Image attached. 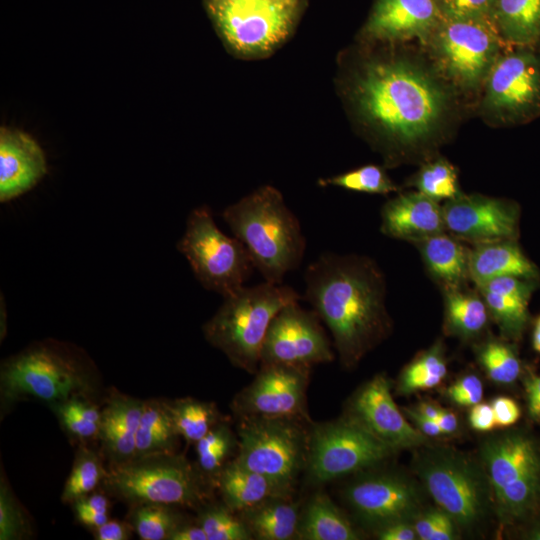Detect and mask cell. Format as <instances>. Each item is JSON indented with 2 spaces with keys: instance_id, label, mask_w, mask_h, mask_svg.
<instances>
[{
  "instance_id": "1",
  "label": "cell",
  "mask_w": 540,
  "mask_h": 540,
  "mask_svg": "<svg viewBox=\"0 0 540 540\" xmlns=\"http://www.w3.org/2000/svg\"><path fill=\"white\" fill-rule=\"evenodd\" d=\"M304 281V298L329 329L344 368L389 334L385 279L372 259L325 252L307 266Z\"/></svg>"
},
{
  "instance_id": "2",
  "label": "cell",
  "mask_w": 540,
  "mask_h": 540,
  "mask_svg": "<svg viewBox=\"0 0 540 540\" xmlns=\"http://www.w3.org/2000/svg\"><path fill=\"white\" fill-rule=\"evenodd\" d=\"M353 96L364 119L402 145L424 140L435 130L447 99L435 79L402 60L367 64Z\"/></svg>"
},
{
  "instance_id": "3",
  "label": "cell",
  "mask_w": 540,
  "mask_h": 540,
  "mask_svg": "<svg viewBox=\"0 0 540 540\" xmlns=\"http://www.w3.org/2000/svg\"><path fill=\"white\" fill-rule=\"evenodd\" d=\"M222 218L247 249L264 281L281 284L302 263L306 239L282 195L264 186L229 205Z\"/></svg>"
},
{
  "instance_id": "4",
  "label": "cell",
  "mask_w": 540,
  "mask_h": 540,
  "mask_svg": "<svg viewBox=\"0 0 540 540\" xmlns=\"http://www.w3.org/2000/svg\"><path fill=\"white\" fill-rule=\"evenodd\" d=\"M302 297L288 285L267 281L243 286L224 301L203 326L205 339L237 368L255 374L262 346L276 314Z\"/></svg>"
},
{
  "instance_id": "5",
  "label": "cell",
  "mask_w": 540,
  "mask_h": 540,
  "mask_svg": "<svg viewBox=\"0 0 540 540\" xmlns=\"http://www.w3.org/2000/svg\"><path fill=\"white\" fill-rule=\"evenodd\" d=\"M4 404L33 398L50 406L87 396L94 386L92 366L68 345L45 341L13 355L1 366Z\"/></svg>"
},
{
  "instance_id": "6",
  "label": "cell",
  "mask_w": 540,
  "mask_h": 540,
  "mask_svg": "<svg viewBox=\"0 0 540 540\" xmlns=\"http://www.w3.org/2000/svg\"><path fill=\"white\" fill-rule=\"evenodd\" d=\"M103 485L131 507L154 503L200 508L210 502L216 488L197 465L176 452L110 464Z\"/></svg>"
},
{
  "instance_id": "7",
  "label": "cell",
  "mask_w": 540,
  "mask_h": 540,
  "mask_svg": "<svg viewBox=\"0 0 540 540\" xmlns=\"http://www.w3.org/2000/svg\"><path fill=\"white\" fill-rule=\"evenodd\" d=\"M312 422L298 418H239L234 460L294 494L306 470Z\"/></svg>"
},
{
  "instance_id": "8",
  "label": "cell",
  "mask_w": 540,
  "mask_h": 540,
  "mask_svg": "<svg viewBox=\"0 0 540 540\" xmlns=\"http://www.w3.org/2000/svg\"><path fill=\"white\" fill-rule=\"evenodd\" d=\"M482 458L502 523L527 517L540 502V448L522 433L490 439Z\"/></svg>"
},
{
  "instance_id": "9",
  "label": "cell",
  "mask_w": 540,
  "mask_h": 540,
  "mask_svg": "<svg viewBox=\"0 0 540 540\" xmlns=\"http://www.w3.org/2000/svg\"><path fill=\"white\" fill-rule=\"evenodd\" d=\"M177 248L200 284L223 298L243 287L254 269L243 243L224 234L206 206L190 212Z\"/></svg>"
},
{
  "instance_id": "10",
  "label": "cell",
  "mask_w": 540,
  "mask_h": 540,
  "mask_svg": "<svg viewBox=\"0 0 540 540\" xmlns=\"http://www.w3.org/2000/svg\"><path fill=\"white\" fill-rule=\"evenodd\" d=\"M393 452L394 449L345 417L312 422L306 478L314 485L325 484L370 468Z\"/></svg>"
},
{
  "instance_id": "11",
  "label": "cell",
  "mask_w": 540,
  "mask_h": 540,
  "mask_svg": "<svg viewBox=\"0 0 540 540\" xmlns=\"http://www.w3.org/2000/svg\"><path fill=\"white\" fill-rule=\"evenodd\" d=\"M298 0H212L211 12L222 35L238 52L262 53L289 33Z\"/></svg>"
},
{
  "instance_id": "12",
  "label": "cell",
  "mask_w": 540,
  "mask_h": 540,
  "mask_svg": "<svg viewBox=\"0 0 540 540\" xmlns=\"http://www.w3.org/2000/svg\"><path fill=\"white\" fill-rule=\"evenodd\" d=\"M442 20L435 35L439 63L456 83L474 87L494 65L499 33L495 22L492 18Z\"/></svg>"
},
{
  "instance_id": "13",
  "label": "cell",
  "mask_w": 540,
  "mask_h": 540,
  "mask_svg": "<svg viewBox=\"0 0 540 540\" xmlns=\"http://www.w3.org/2000/svg\"><path fill=\"white\" fill-rule=\"evenodd\" d=\"M311 368L260 365L253 381L234 397L231 409L244 417L298 418L312 421L307 409Z\"/></svg>"
},
{
  "instance_id": "14",
  "label": "cell",
  "mask_w": 540,
  "mask_h": 540,
  "mask_svg": "<svg viewBox=\"0 0 540 540\" xmlns=\"http://www.w3.org/2000/svg\"><path fill=\"white\" fill-rule=\"evenodd\" d=\"M330 340L314 310L299 301L283 307L273 318L260 356V365L281 364L312 368L333 361Z\"/></svg>"
},
{
  "instance_id": "15",
  "label": "cell",
  "mask_w": 540,
  "mask_h": 540,
  "mask_svg": "<svg viewBox=\"0 0 540 540\" xmlns=\"http://www.w3.org/2000/svg\"><path fill=\"white\" fill-rule=\"evenodd\" d=\"M485 105L507 121H524L540 114V48L518 47L494 63Z\"/></svg>"
},
{
  "instance_id": "16",
  "label": "cell",
  "mask_w": 540,
  "mask_h": 540,
  "mask_svg": "<svg viewBox=\"0 0 540 540\" xmlns=\"http://www.w3.org/2000/svg\"><path fill=\"white\" fill-rule=\"evenodd\" d=\"M419 473L433 500L455 522L470 526L481 518L485 489L479 474L463 457L434 455L422 463Z\"/></svg>"
},
{
  "instance_id": "17",
  "label": "cell",
  "mask_w": 540,
  "mask_h": 540,
  "mask_svg": "<svg viewBox=\"0 0 540 540\" xmlns=\"http://www.w3.org/2000/svg\"><path fill=\"white\" fill-rule=\"evenodd\" d=\"M343 417L394 450L419 446L426 439L400 412L392 398L390 382L383 374L375 375L352 395Z\"/></svg>"
},
{
  "instance_id": "18",
  "label": "cell",
  "mask_w": 540,
  "mask_h": 540,
  "mask_svg": "<svg viewBox=\"0 0 540 540\" xmlns=\"http://www.w3.org/2000/svg\"><path fill=\"white\" fill-rule=\"evenodd\" d=\"M445 227L455 236L485 243L514 238L518 207L509 201L481 195H460L442 207Z\"/></svg>"
},
{
  "instance_id": "19",
  "label": "cell",
  "mask_w": 540,
  "mask_h": 540,
  "mask_svg": "<svg viewBox=\"0 0 540 540\" xmlns=\"http://www.w3.org/2000/svg\"><path fill=\"white\" fill-rule=\"evenodd\" d=\"M344 498L363 522L377 529L406 521L417 508V495L411 484L393 474H373L349 484Z\"/></svg>"
},
{
  "instance_id": "20",
  "label": "cell",
  "mask_w": 540,
  "mask_h": 540,
  "mask_svg": "<svg viewBox=\"0 0 540 540\" xmlns=\"http://www.w3.org/2000/svg\"><path fill=\"white\" fill-rule=\"evenodd\" d=\"M46 173V160L38 143L24 132L1 128L0 200L30 190Z\"/></svg>"
},
{
  "instance_id": "21",
  "label": "cell",
  "mask_w": 540,
  "mask_h": 540,
  "mask_svg": "<svg viewBox=\"0 0 540 540\" xmlns=\"http://www.w3.org/2000/svg\"><path fill=\"white\" fill-rule=\"evenodd\" d=\"M441 20L436 0H377L366 33L382 40L424 38Z\"/></svg>"
},
{
  "instance_id": "22",
  "label": "cell",
  "mask_w": 540,
  "mask_h": 540,
  "mask_svg": "<svg viewBox=\"0 0 540 540\" xmlns=\"http://www.w3.org/2000/svg\"><path fill=\"white\" fill-rule=\"evenodd\" d=\"M442 207L420 192L401 194L384 204L381 210L383 234L414 243L443 233Z\"/></svg>"
},
{
  "instance_id": "23",
  "label": "cell",
  "mask_w": 540,
  "mask_h": 540,
  "mask_svg": "<svg viewBox=\"0 0 540 540\" xmlns=\"http://www.w3.org/2000/svg\"><path fill=\"white\" fill-rule=\"evenodd\" d=\"M144 402L115 392L101 409L98 438L110 464L125 462L135 456L136 435Z\"/></svg>"
},
{
  "instance_id": "24",
  "label": "cell",
  "mask_w": 540,
  "mask_h": 540,
  "mask_svg": "<svg viewBox=\"0 0 540 540\" xmlns=\"http://www.w3.org/2000/svg\"><path fill=\"white\" fill-rule=\"evenodd\" d=\"M216 488L222 502L237 513L271 498L294 495L272 479L243 467L234 458L219 473Z\"/></svg>"
},
{
  "instance_id": "25",
  "label": "cell",
  "mask_w": 540,
  "mask_h": 540,
  "mask_svg": "<svg viewBox=\"0 0 540 540\" xmlns=\"http://www.w3.org/2000/svg\"><path fill=\"white\" fill-rule=\"evenodd\" d=\"M501 276L534 280L538 270L512 239L478 243L469 252V277L479 285Z\"/></svg>"
},
{
  "instance_id": "26",
  "label": "cell",
  "mask_w": 540,
  "mask_h": 540,
  "mask_svg": "<svg viewBox=\"0 0 540 540\" xmlns=\"http://www.w3.org/2000/svg\"><path fill=\"white\" fill-rule=\"evenodd\" d=\"M298 540H358L348 517L324 492H315L301 507Z\"/></svg>"
},
{
  "instance_id": "27",
  "label": "cell",
  "mask_w": 540,
  "mask_h": 540,
  "mask_svg": "<svg viewBox=\"0 0 540 540\" xmlns=\"http://www.w3.org/2000/svg\"><path fill=\"white\" fill-rule=\"evenodd\" d=\"M300 510L299 503L293 497H277L238 514L252 539L292 540L297 536Z\"/></svg>"
},
{
  "instance_id": "28",
  "label": "cell",
  "mask_w": 540,
  "mask_h": 540,
  "mask_svg": "<svg viewBox=\"0 0 540 540\" xmlns=\"http://www.w3.org/2000/svg\"><path fill=\"white\" fill-rule=\"evenodd\" d=\"M431 275L445 288H460L469 277V252L440 233L416 243Z\"/></svg>"
},
{
  "instance_id": "29",
  "label": "cell",
  "mask_w": 540,
  "mask_h": 540,
  "mask_svg": "<svg viewBox=\"0 0 540 540\" xmlns=\"http://www.w3.org/2000/svg\"><path fill=\"white\" fill-rule=\"evenodd\" d=\"M493 20L506 41L540 48V0H496Z\"/></svg>"
},
{
  "instance_id": "30",
  "label": "cell",
  "mask_w": 540,
  "mask_h": 540,
  "mask_svg": "<svg viewBox=\"0 0 540 540\" xmlns=\"http://www.w3.org/2000/svg\"><path fill=\"white\" fill-rule=\"evenodd\" d=\"M179 437L165 401H145L136 435L134 457L175 453Z\"/></svg>"
},
{
  "instance_id": "31",
  "label": "cell",
  "mask_w": 540,
  "mask_h": 540,
  "mask_svg": "<svg viewBox=\"0 0 540 540\" xmlns=\"http://www.w3.org/2000/svg\"><path fill=\"white\" fill-rule=\"evenodd\" d=\"M446 331L463 339L481 334L489 319L487 305L482 299L460 288H445Z\"/></svg>"
},
{
  "instance_id": "32",
  "label": "cell",
  "mask_w": 540,
  "mask_h": 540,
  "mask_svg": "<svg viewBox=\"0 0 540 540\" xmlns=\"http://www.w3.org/2000/svg\"><path fill=\"white\" fill-rule=\"evenodd\" d=\"M164 401L177 433L188 443L195 444L222 422L213 402L190 397Z\"/></svg>"
},
{
  "instance_id": "33",
  "label": "cell",
  "mask_w": 540,
  "mask_h": 540,
  "mask_svg": "<svg viewBox=\"0 0 540 540\" xmlns=\"http://www.w3.org/2000/svg\"><path fill=\"white\" fill-rule=\"evenodd\" d=\"M185 521L176 506L140 504L132 506L130 524L142 540H169Z\"/></svg>"
},
{
  "instance_id": "34",
  "label": "cell",
  "mask_w": 540,
  "mask_h": 540,
  "mask_svg": "<svg viewBox=\"0 0 540 540\" xmlns=\"http://www.w3.org/2000/svg\"><path fill=\"white\" fill-rule=\"evenodd\" d=\"M198 468L214 484L223 467L230 461L237 437L223 421L213 427L203 438L195 443Z\"/></svg>"
},
{
  "instance_id": "35",
  "label": "cell",
  "mask_w": 540,
  "mask_h": 540,
  "mask_svg": "<svg viewBox=\"0 0 540 540\" xmlns=\"http://www.w3.org/2000/svg\"><path fill=\"white\" fill-rule=\"evenodd\" d=\"M447 374V365L440 343L408 364L398 381V391L412 393L438 386Z\"/></svg>"
},
{
  "instance_id": "36",
  "label": "cell",
  "mask_w": 540,
  "mask_h": 540,
  "mask_svg": "<svg viewBox=\"0 0 540 540\" xmlns=\"http://www.w3.org/2000/svg\"><path fill=\"white\" fill-rule=\"evenodd\" d=\"M51 407L69 435L82 441L98 438L101 409L86 396H75Z\"/></svg>"
},
{
  "instance_id": "37",
  "label": "cell",
  "mask_w": 540,
  "mask_h": 540,
  "mask_svg": "<svg viewBox=\"0 0 540 540\" xmlns=\"http://www.w3.org/2000/svg\"><path fill=\"white\" fill-rule=\"evenodd\" d=\"M107 474L100 458L85 447H82L75 457L73 467L64 485L61 500L73 503L81 497L92 493Z\"/></svg>"
},
{
  "instance_id": "38",
  "label": "cell",
  "mask_w": 540,
  "mask_h": 540,
  "mask_svg": "<svg viewBox=\"0 0 540 540\" xmlns=\"http://www.w3.org/2000/svg\"><path fill=\"white\" fill-rule=\"evenodd\" d=\"M199 509L196 522L203 528L208 540H252L239 514L223 502H208Z\"/></svg>"
},
{
  "instance_id": "39",
  "label": "cell",
  "mask_w": 540,
  "mask_h": 540,
  "mask_svg": "<svg viewBox=\"0 0 540 540\" xmlns=\"http://www.w3.org/2000/svg\"><path fill=\"white\" fill-rule=\"evenodd\" d=\"M480 293L502 334L509 338L520 337L529 318V301L485 291Z\"/></svg>"
},
{
  "instance_id": "40",
  "label": "cell",
  "mask_w": 540,
  "mask_h": 540,
  "mask_svg": "<svg viewBox=\"0 0 540 540\" xmlns=\"http://www.w3.org/2000/svg\"><path fill=\"white\" fill-rule=\"evenodd\" d=\"M415 186L418 192L435 200H451L461 195L455 168L444 159L425 165L418 173Z\"/></svg>"
},
{
  "instance_id": "41",
  "label": "cell",
  "mask_w": 540,
  "mask_h": 540,
  "mask_svg": "<svg viewBox=\"0 0 540 540\" xmlns=\"http://www.w3.org/2000/svg\"><path fill=\"white\" fill-rule=\"evenodd\" d=\"M478 359L489 378L498 384H511L520 375L519 358L506 343L487 342L480 348Z\"/></svg>"
},
{
  "instance_id": "42",
  "label": "cell",
  "mask_w": 540,
  "mask_h": 540,
  "mask_svg": "<svg viewBox=\"0 0 540 540\" xmlns=\"http://www.w3.org/2000/svg\"><path fill=\"white\" fill-rule=\"evenodd\" d=\"M318 183L323 187L331 185L370 194H387L397 189L384 170L376 165H366L331 178L321 179Z\"/></svg>"
},
{
  "instance_id": "43",
  "label": "cell",
  "mask_w": 540,
  "mask_h": 540,
  "mask_svg": "<svg viewBox=\"0 0 540 540\" xmlns=\"http://www.w3.org/2000/svg\"><path fill=\"white\" fill-rule=\"evenodd\" d=\"M27 513L2 478L0 485V540H20L31 535Z\"/></svg>"
},
{
  "instance_id": "44",
  "label": "cell",
  "mask_w": 540,
  "mask_h": 540,
  "mask_svg": "<svg viewBox=\"0 0 540 540\" xmlns=\"http://www.w3.org/2000/svg\"><path fill=\"white\" fill-rule=\"evenodd\" d=\"M496 0H436L444 19H493Z\"/></svg>"
},
{
  "instance_id": "45",
  "label": "cell",
  "mask_w": 540,
  "mask_h": 540,
  "mask_svg": "<svg viewBox=\"0 0 540 540\" xmlns=\"http://www.w3.org/2000/svg\"><path fill=\"white\" fill-rule=\"evenodd\" d=\"M72 504L77 521L88 528L94 530L109 520L110 502L101 492L90 493Z\"/></svg>"
},
{
  "instance_id": "46",
  "label": "cell",
  "mask_w": 540,
  "mask_h": 540,
  "mask_svg": "<svg viewBox=\"0 0 540 540\" xmlns=\"http://www.w3.org/2000/svg\"><path fill=\"white\" fill-rule=\"evenodd\" d=\"M532 280L515 276H501L477 285L479 291L491 292L529 301L534 289Z\"/></svg>"
},
{
  "instance_id": "47",
  "label": "cell",
  "mask_w": 540,
  "mask_h": 540,
  "mask_svg": "<svg viewBox=\"0 0 540 540\" xmlns=\"http://www.w3.org/2000/svg\"><path fill=\"white\" fill-rule=\"evenodd\" d=\"M449 398L461 406H474L483 398V384L480 378L469 374L458 379L448 388Z\"/></svg>"
},
{
  "instance_id": "48",
  "label": "cell",
  "mask_w": 540,
  "mask_h": 540,
  "mask_svg": "<svg viewBox=\"0 0 540 540\" xmlns=\"http://www.w3.org/2000/svg\"><path fill=\"white\" fill-rule=\"evenodd\" d=\"M496 426L508 427L513 425L520 418V408L517 403L505 396H500L493 399L491 403Z\"/></svg>"
},
{
  "instance_id": "49",
  "label": "cell",
  "mask_w": 540,
  "mask_h": 540,
  "mask_svg": "<svg viewBox=\"0 0 540 540\" xmlns=\"http://www.w3.org/2000/svg\"><path fill=\"white\" fill-rule=\"evenodd\" d=\"M132 525L118 520H108L103 525L94 529V537L97 540H127L131 537Z\"/></svg>"
},
{
  "instance_id": "50",
  "label": "cell",
  "mask_w": 540,
  "mask_h": 540,
  "mask_svg": "<svg viewBox=\"0 0 540 540\" xmlns=\"http://www.w3.org/2000/svg\"><path fill=\"white\" fill-rule=\"evenodd\" d=\"M469 422L471 427L477 431L486 432L492 430L496 427L492 406L486 403H478L472 406L469 413Z\"/></svg>"
},
{
  "instance_id": "51",
  "label": "cell",
  "mask_w": 540,
  "mask_h": 540,
  "mask_svg": "<svg viewBox=\"0 0 540 540\" xmlns=\"http://www.w3.org/2000/svg\"><path fill=\"white\" fill-rule=\"evenodd\" d=\"M381 540H414L417 537L414 526L406 521L393 522L377 529Z\"/></svg>"
},
{
  "instance_id": "52",
  "label": "cell",
  "mask_w": 540,
  "mask_h": 540,
  "mask_svg": "<svg viewBox=\"0 0 540 540\" xmlns=\"http://www.w3.org/2000/svg\"><path fill=\"white\" fill-rule=\"evenodd\" d=\"M524 387L530 417L540 424V376L534 374L526 376Z\"/></svg>"
},
{
  "instance_id": "53",
  "label": "cell",
  "mask_w": 540,
  "mask_h": 540,
  "mask_svg": "<svg viewBox=\"0 0 540 540\" xmlns=\"http://www.w3.org/2000/svg\"><path fill=\"white\" fill-rule=\"evenodd\" d=\"M443 510H431L423 514L415 523L417 537L421 540H432L433 533L443 515Z\"/></svg>"
},
{
  "instance_id": "54",
  "label": "cell",
  "mask_w": 540,
  "mask_h": 540,
  "mask_svg": "<svg viewBox=\"0 0 540 540\" xmlns=\"http://www.w3.org/2000/svg\"><path fill=\"white\" fill-rule=\"evenodd\" d=\"M405 412L417 426V429L425 436L436 437L443 434L436 420L424 416L416 408L405 409Z\"/></svg>"
},
{
  "instance_id": "55",
  "label": "cell",
  "mask_w": 540,
  "mask_h": 540,
  "mask_svg": "<svg viewBox=\"0 0 540 540\" xmlns=\"http://www.w3.org/2000/svg\"><path fill=\"white\" fill-rule=\"evenodd\" d=\"M169 540H208L203 528L195 521H185L170 536Z\"/></svg>"
},
{
  "instance_id": "56",
  "label": "cell",
  "mask_w": 540,
  "mask_h": 540,
  "mask_svg": "<svg viewBox=\"0 0 540 540\" xmlns=\"http://www.w3.org/2000/svg\"><path fill=\"white\" fill-rule=\"evenodd\" d=\"M455 538L454 520L444 512L433 533L432 540H452Z\"/></svg>"
},
{
  "instance_id": "57",
  "label": "cell",
  "mask_w": 540,
  "mask_h": 540,
  "mask_svg": "<svg viewBox=\"0 0 540 540\" xmlns=\"http://www.w3.org/2000/svg\"><path fill=\"white\" fill-rule=\"evenodd\" d=\"M436 422L443 434L454 433L458 428L457 416L453 412L448 410L442 409V411L436 418Z\"/></svg>"
},
{
  "instance_id": "58",
  "label": "cell",
  "mask_w": 540,
  "mask_h": 540,
  "mask_svg": "<svg viewBox=\"0 0 540 540\" xmlns=\"http://www.w3.org/2000/svg\"><path fill=\"white\" fill-rule=\"evenodd\" d=\"M416 409L424 416L436 420L442 409L435 404L428 402H421Z\"/></svg>"
},
{
  "instance_id": "59",
  "label": "cell",
  "mask_w": 540,
  "mask_h": 540,
  "mask_svg": "<svg viewBox=\"0 0 540 540\" xmlns=\"http://www.w3.org/2000/svg\"><path fill=\"white\" fill-rule=\"evenodd\" d=\"M532 344L533 348L540 353V317L537 319L535 323V327L533 330V336H532Z\"/></svg>"
},
{
  "instance_id": "60",
  "label": "cell",
  "mask_w": 540,
  "mask_h": 540,
  "mask_svg": "<svg viewBox=\"0 0 540 540\" xmlns=\"http://www.w3.org/2000/svg\"><path fill=\"white\" fill-rule=\"evenodd\" d=\"M531 539L540 540V527L534 529L530 534Z\"/></svg>"
}]
</instances>
